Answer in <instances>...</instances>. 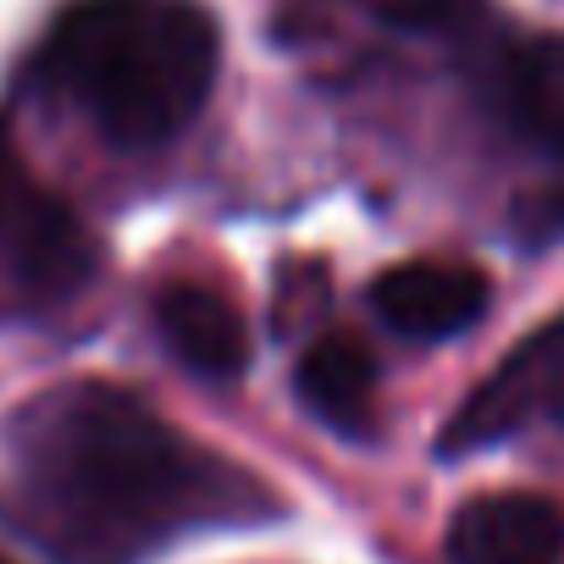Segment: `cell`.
<instances>
[{
	"label": "cell",
	"instance_id": "obj_1",
	"mask_svg": "<svg viewBox=\"0 0 564 564\" xmlns=\"http://www.w3.org/2000/svg\"><path fill=\"white\" fill-rule=\"evenodd\" d=\"M18 470L29 525L67 564H128L210 498V459L177 443L139 399L100 382L29 410Z\"/></svg>",
	"mask_w": 564,
	"mask_h": 564
},
{
	"label": "cell",
	"instance_id": "obj_2",
	"mask_svg": "<svg viewBox=\"0 0 564 564\" xmlns=\"http://www.w3.org/2000/svg\"><path fill=\"white\" fill-rule=\"evenodd\" d=\"M216 67L221 34L199 0H73L40 51V78L128 150L177 139L210 100Z\"/></svg>",
	"mask_w": 564,
	"mask_h": 564
},
{
	"label": "cell",
	"instance_id": "obj_3",
	"mask_svg": "<svg viewBox=\"0 0 564 564\" xmlns=\"http://www.w3.org/2000/svg\"><path fill=\"white\" fill-rule=\"evenodd\" d=\"M525 421H547L564 432V316H553L542 333L509 349L498 371L465 393V404L443 426V454L492 448Z\"/></svg>",
	"mask_w": 564,
	"mask_h": 564
},
{
	"label": "cell",
	"instance_id": "obj_4",
	"mask_svg": "<svg viewBox=\"0 0 564 564\" xmlns=\"http://www.w3.org/2000/svg\"><path fill=\"white\" fill-rule=\"evenodd\" d=\"M487 271L470 260H404L377 276L371 305L399 338H454L481 322L487 311Z\"/></svg>",
	"mask_w": 564,
	"mask_h": 564
},
{
	"label": "cell",
	"instance_id": "obj_5",
	"mask_svg": "<svg viewBox=\"0 0 564 564\" xmlns=\"http://www.w3.org/2000/svg\"><path fill=\"white\" fill-rule=\"evenodd\" d=\"M564 509L536 492L470 498L448 525V564H558Z\"/></svg>",
	"mask_w": 564,
	"mask_h": 564
},
{
	"label": "cell",
	"instance_id": "obj_6",
	"mask_svg": "<svg viewBox=\"0 0 564 564\" xmlns=\"http://www.w3.org/2000/svg\"><path fill=\"white\" fill-rule=\"evenodd\" d=\"M492 111L542 155L564 161V40H514L487 62Z\"/></svg>",
	"mask_w": 564,
	"mask_h": 564
},
{
	"label": "cell",
	"instance_id": "obj_7",
	"mask_svg": "<svg viewBox=\"0 0 564 564\" xmlns=\"http://www.w3.org/2000/svg\"><path fill=\"white\" fill-rule=\"evenodd\" d=\"M155 327L166 338V349L210 382H232L249 366V327L232 311V300H221L205 282H172L155 300Z\"/></svg>",
	"mask_w": 564,
	"mask_h": 564
},
{
	"label": "cell",
	"instance_id": "obj_8",
	"mask_svg": "<svg viewBox=\"0 0 564 564\" xmlns=\"http://www.w3.org/2000/svg\"><path fill=\"white\" fill-rule=\"evenodd\" d=\"M300 399L322 426L360 437L377 415V360H371V349L349 333L316 338L300 360Z\"/></svg>",
	"mask_w": 564,
	"mask_h": 564
},
{
	"label": "cell",
	"instance_id": "obj_9",
	"mask_svg": "<svg viewBox=\"0 0 564 564\" xmlns=\"http://www.w3.org/2000/svg\"><path fill=\"white\" fill-rule=\"evenodd\" d=\"M366 7H371L377 18H388V23H399V29H421V34H432V29H459V23L476 18V0H366Z\"/></svg>",
	"mask_w": 564,
	"mask_h": 564
},
{
	"label": "cell",
	"instance_id": "obj_10",
	"mask_svg": "<svg viewBox=\"0 0 564 564\" xmlns=\"http://www.w3.org/2000/svg\"><path fill=\"white\" fill-rule=\"evenodd\" d=\"M514 232H520L531 249L558 243V238H564V183L520 194V199H514Z\"/></svg>",
	"mask_w": 564,
	"mask_h": 564
},
{
	"label": "cell",
	"instance_id": "obj_11",
	"mask_svg": "<svg viewBox=\"0 0 564 564\" xmlns=\"http://www.w3.org/2000/svg\"><path fill=\"white\" fill-rule=\"evenodd\" d=\"M7 183H12V150H7V139H0V199H7Z\"/></svg>",
	"mask_w": 564,
	"mask_h": 564
}]
</instances>
